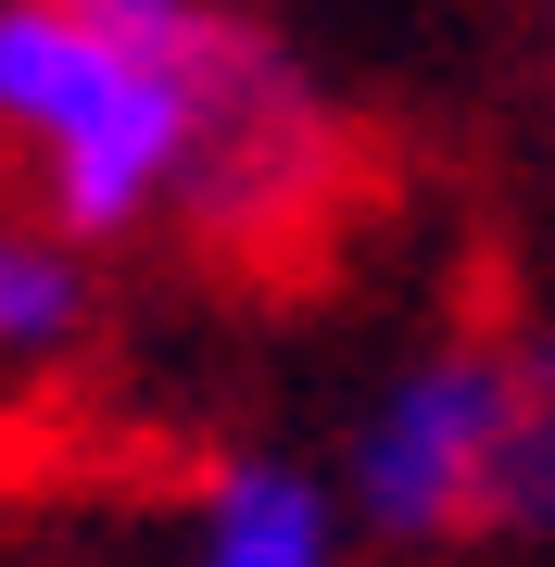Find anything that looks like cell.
Wrapping results in <instances>:
<instances>
[{
  "mask_svg": "<svg viewBox=\"0 0 555 567\" xmlns=\"http://www.w3.org/2000/svg\"><path fill=\"white\" fill-rule=\"evenodd\" d=\"M0 152L76 252L189 227L290 240L341 177V114L240 0H0Z\"/></svg>",
  "mask_w": 555,
  "mask_h": 567,
  "instance_id": "6da1fadb",
  "label": "cell"
},
{
  "mask_svg": "<svg viewBox=\"0 0 555 567\" xmlns=\"http://www.w3.org/2000/svg\"><path fill=\"white\" fill-rule=\"evenodd\" d=\"M177 567H353V517L304 454H215L189 480Z\"/></svg>",
  "mask_w": 555,
  "mask_h": 567,
  "instance_id": "3957f363",
  "label": "cell"
},
{
  "mask_svg": "<svg viewBox=\"0 0 555 567\" xmlns=\"http://www.w3.org/2000/svg\"><path fill=\"white\" fill-rule=\"evenodd\" d=\"M505 429H517V365H505V341L454 328V341L404 353L367 404H353V442H341V466H329L353 543L442 555V543H467V529H493Z\"/></svg>",
  "mask_w": 555,
  "mask_h": 567,
  "instance_id": "7a4b0ae2",
  "label": "cell"
},
{
  "mask_svg": "<svg viewBox=\"0 0 555 567\" xmlns=\"http://www.w3.org/2000/svg\"><path fill=\"white\" fill-rule=\"evenodd\" d=\"M517 365V429H505V492H493V529L517 543H555V316L505 341Z\"/></svg>",
  "mask_w": 555,
  "mask_h": 567,
  "instance_id": "5b68a950",
  "label": "cell"
},
{
  "mask_svg": "<svg viewBox=\"0 0 555 567\" xmlns=\"http://www.w3.org/2000/svg\"><path fill=\"white\" fill-rule=\"evenodd\" d=\"M531 25H543V89H555V0H531Z\"/></svg>",
  "mask_w": 555,
  "mask_h": 567,
  "instance_id": "8992f818",
  "label": "cell"
},
{
  "mask_svg": "<svg viewBox=\"0 0 555 567\" xmlns=\"http://www.w3.org/2000/svg\"><path fill=\"white\" fill-rule=\"evenodd\" d=\"M102 341V252L0 203V379H51Z\"/></svg>",
  "mask_w": 555,
  "mask_h": 567,
  "instance_id": "277c9868",
  "label": "cell"
}]
</instances>
